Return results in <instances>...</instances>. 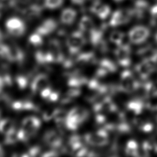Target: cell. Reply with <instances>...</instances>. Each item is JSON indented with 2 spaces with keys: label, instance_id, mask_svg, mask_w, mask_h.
<instances>
[{
  "label": "cell",
  "instance_id": "cell-1",
  "mask_svg": "<svg viewBox=\"0 0 157 157\" xmlns=\"http://www.w3.org/2000/svg\"><path fill=\"white\" fill-rule=\"evenodd\" d=\"M140 86V84L130 71L125 70L122 72L119 90L125 93H132L138 89Z\"/></svg>",
  "mask_w": 157,
  "mask_h": 157
},
{
  "label": "cell",
  "instance_id": "cell-2",
  "mask_svg": "<svg viewBox=\"0 0 157 157\" xmlns=\"http://www.w3.org/2000/svg\"><path fill=\"white\" fill-rule=\"evenodd\" d=\"M86 39L83 32L80 30L72 32L67 40V45L71 54L77 53L79 49L85 45Z\"/></svg>",
  "mask_w": 157,
  "mask_h": 157
},
{
  "label": "cell",
  "instance_id": "cell-3",
  "mask_svg": "<svg viewBox=\"0 0 157 157\" xmlns=\"http://www.w3.org/2000/svg\"><path fill=\"white\" fill-rule=\"evenodd\" d=\"M6 27L9 34L16 37L23 36L26 31L25 24L18 17H11L8 19Z\"/></svg>",
  "mask_w": 157,
  "mask_h": 157
},
{
  "label": "cell",
  "instance_id": "cell-4",
  "mask_svg": "<svg viewBox=\"0 0 157 157\" xmlns=\"http://www.w3.org/2000/svg\"><path fill=\"white\" fill-rule=\"evenodd\" d=\"M40 125L41 122L39 119L34 117H28L23 121L21 130L23 132L27 140H29L32 136L36 134L40 128Z\"/></svg>",
  "mask_w": 157,
  "mask_h": 157
},
{
  "label": "cell",
  "instance_id": "cell-5",
  "mask_svg": "<svg viewBox=\"0 0 157 157\" xmlns=\"http://www.w3.org/2000/svg\"><path fill=\"white\" fill-rule=\"evenodd\" d=\"M84 140L89 144L98 147L104 146L108 142V132L102 129L96 132L87 134L84 137Z\"/></svg>",
  "mask_w": 157,
  "mask_h": 157
},
{
  "label": "cell",
  "instance_id": "cell-6",
  "mask_svg": "<svg viewBox=\"0 0 157 157\" xmlns=\"http://www.w3.org/2000/svg\"><path fill=\"white\" fill-rule=\"evenodd\" d=\"M157 62L149 59H143L136 67L138 76L142 79H146L152 74L155 69Z\"/></svg>",
  "mask_w": 157,
  "mask_h": 157
},
{
  "label": "cell",
  "instance_id": "cell-7",
  "mask_svg": "<svg viewBox=\"0 0 157 157\" xmlns=\"http://www.w3.org/2000/svg\"><path fill=\"white\" fill-rule=\"evenodd\" d=\"M150 35L149 30L142 26L132 28L129 32V38L132 43L140 44L146 40Z\"/></svg>",
  "mask_w": 157,
  "mask_h": 157
},
{
  "label": "cell",
  "instance_id": "cell-8",
  "mask_svg": "<svg viewBox=\"0 0 157 157\" xmlns=\"http://www.w3.org/2000/svg\"><path fill=\"white\" fill-rule=\"evenodd\" d=\"M133 15L132 11L118 10L113 13L109 21V25L112 27H115L123 25L129 21Z\"/></svg>",
  "mask_w": 157,
  "mask_h": 157
},
{
  "label": "cell",
  "instance_id": "cell-9",
  "mask_svg": "<svg viewBox=\"0 0 157 157\" xmlns=\"http://www.w3.org/2000/svg\"><path fill=\"white\" fill-rule=\"evenodd\" d=\"M115 55L119 64L123 67H127L131 63L130 47L127 44H121L115 51Z\"/></svg>",
  "mask_w": 157,
  "mask_h": 157
},
{
  "label": "cell",
  "instance_id": "cell-10",
  "mask_svg": "<svg viewBox=\"0 0 157 157\" xmlns=\"http://www.w3.org/2000/svg\"><path fill=\"white\" fill-rule=\"evenodd\" d=\"M92 13L101 19H105L110 13V8L107 4L103 3L99 1L94 2L91 7Z\"/></svg>",
  "mask_w": 157,
  "mask_h": 157
},
{
  "label": "cell",
  "instance_id": "cell-11",
  "mask_svg": "<svg viewBox=\"0 0 157 157\" xmlns=\"http://www.w3.org/2000/svg\"><path fill=\"white\" fill-rule=\"evenodd\" d=\"M57 27V23L55 19L48 18L46 19L39 26L36 32L43 36H47L51 34Z\"/></svg>",
  "mask_w": 157,
  "mask_h": 157
},
{
  "label": "cell",
  "instance_id": "cell-12",
  "mask_svg": "<svg viewBox=\"0 0 157 157\" xmlns=\"http://www.w3.org/2000/svg\"><path fill=\"white\" fill-rule=\"evenodd\" d=\"M49 52L51 55L53 62L59 63L63 61L64 56L62 52L60 43L56 39L50 41Z\"/></svg>",
  "mask_w": 157,
  "mask_h": 157
},
{
  "label": "cell",
  "instance_id": "cell-13",
  "mask_svg": "<svg viewBox=\"0 0 157 157\" xmlns=\"http://www.w3.org/2000/svg\"><path fill=\"white\" fill-rule=\"evenodd\" d=\"M49 81L47 75L43 74L37 75L32 81L31 87L33 93L41 91L43 89L48 86Z\"/></svg>",
  "mask_w": 157,
  "mask_h": 157
},
{
  "label": "cell",
  "instance_id": "cell-14",
  "mask_svg": "<svg viewBox=\"0 0 157 157\" xmlns=\"http://www.w3.org/2000/svg\"><path fill=\"white\" fill-rule=\"evenodd\" d=\"M116 64L108 59L101 60L99 63V68L96 72V75L101 77L106 76L108 73L115 72L117 70Z\"/></svg>",
  "mask_w": 157,
  "mask_h": 157
},
{
  "label": "cell",
  "instance_id": "cell-15",
  "mask_svg": "<svg viewBox=\"0 0 157 157\" xmlns=\"http://www.w3.org/2000/svg\"><path fill=\"white\" fill-rule=\"evenodd\" d=\"M44 140L45 142L53 148H58L62 144V140L61 136L56 132L49 130L45 133Z\"/></svg>",
  "mask_w": 157,
  "mask_h": 157
},
{
  "label": "cell",
  "instance_id": "cell-16",
  "mask_svg": "<svg viewBox=\"0 0 157 157\" xmlns=\"http://www.w3.org/2000/svg\"><path fill=\"white\" fill-rule=\"evenodd\" d=\"M77 11L74 9L67 8L62 11L61 21L62 23L69 25L74 22L77 17Z\"/></svg>",
  "mask_w": 157,
  "mask_h": 157
},
{
  "label": "cell",
  "instance_id": "cell-17",
  "mask_svg": "<svg viewBox=\"0 0 157 157\" xmlns=\"http://www.w3.org/2000/svg\"><path fill=\"white\" fill-rule=\"evenodd\" d=\"M137 54L143 59H149L157 62V49L151 46H145L139 49Z\"/></svg>",
  "mask_w": 157,
  "mask_h": 157
},
{
  "label": "cell",
  "instance_id": "cell-18",
  "mask_svg": "<svg viewBox=\"0 0 157 157\" xmlns=\"http://www.w3.org/2000/svg\"><path fill=\"white\" fill-rule=\"evenodd\" d=\"M15 132V123L9 119H2L0 121V132L8 135Z\"/></svg>",
  "mask_w": 157,
  "mask_h": 157
},
{
  "label": "cell",
  "instance_id": "cell-19",
  "mask_svg": "<svg viewBox=\"0 0 157 157\" xmlns=\"http://www.w3.org/2000/svg\"><path fill=\"white\" fill-rule=\"evenodd\" d=\"M144 106L145 105L141 100L135 99L128 102L127 108L129 111L132 113L134 114L137 115L142 113Z\"/></svg>",
  "mask_w": 157,
  "mask_h": 157
},
{
  "label": "cell",
  "instance_id": "cell-20",
  "mask_svg": "<svg viewBox=\"0 0 157 157\" xmlns=\"http://www.w3.org/2000/svg\"><path fill=\"white\" fill-rule=\"evenodd\" d=\"M79 28L82 32H90L94 28L93 20L88 16H84L81 18L79 21Z\"/></svg>",
  "mask_w": 157,
  "mask_h": 157
},
{
  "label": "cell",
  "instance_id": "cell-21",
  "mask_svg": "<svg viewBox=\"0 0 157 157\" xmlns=\"http://www.w3.org/2000/svg\"><path fill=\"white\" fill-rule=\"evenodd\" d=\"M13 109L17 110H36V107L32 102L29 101H17L13 104Z\"/></svg>",
  "mask_w": 157,
  "mask_h": 157
},
{
  "label": "cell",
  "instance_id": "cell-22",
  "mask_svg": "<svg viewBox=\"0 0 157 157\" xmlns=\"http://www.w3.org/2000/svg\"><path fill=\"white\" fill-rule=\"evenodd\" d=\"M142 150L146 156L157 154V144L153 141H145L143 144Z\"/></svg>",
  "mask_w": 157,
  "mask_h": 157
},
{
  "label": "cell",
  "instance_id": "cell-23",
  "mask_svg": "<svg viewBox=\"0 0 157 157\" xmlns=\"http://www.w3.org/2000/svg\"><path fill=\"white\" fill-rule=\"evenodd\" d=\"M134 123L135 125L142 132H150L153 129L152 123L147 121H144L142 119H135L134 120Z\"/></svg>",
  "mask_w": 157,
  "mask_h": 157
},
{
  "label": "cell",
  "instance_id": "cell-24",
  "mask_svg": "<svg viewBox=\"0 0 157 157\" xmlns=\"http://www.w3.org/2000/svg\"><path fill=\"white\" fill-rule=\"evenodd\" d=\"M125 153L130 156H138V145L135 140H130L128 142L125 147Z\"/></svg>",
  "mask_w": 157,
  "mask_h": 157
},
{
  "label": "cell",
  "instance_id": "cell-25",
  "mask_svg": "<svg viewBox=\"0 0 157 157\" xmlns=\"http://www.w3.org/2000/svg\"><path fill=\"white\" fill-rule=\"evenodd\" d=\"M0 61L11 62L10 46L3 43H0Z\"/></svg>",
  "mask_w": 157,
  "mask_h": 157
},
{
  "label": "cell",
  "instance_id": "cell-26",
  "mask_svg": "<svg viewBox=\"0 0 157 157\" xmlns=\"http://www.w3.org/2000/svg\"><path fill=\"white\" fill-rule=\"evenodd\" d=\"M124 38V34L123 32L115 31L112 32L109 36V40L115 45L119 46L122 44V41Z\"/></svg>",
  "mask_w": 157,
  "mask_h": 157
},
{
  "label": "cell",
  "instance_id": "cell-27",
  "mask_svg": "<svg viewBox=\"0 0 157 157\" xmlns=\"http://www.w3.org/2000/svg\"><path fill=\"white\" fill-rule=\"evenodd\" d=\"M64 0H44V6L49 9L59 8L63 4Z\"/></svg>",
  "mask_w": 157,
  "mask_h": 157
},
{
  "label": "cell",
  "instance_id": "cell-28",
  "mask_svg": "<svg viewBox=\"0 0 157 157\" xmlns=\"http://www.w3.org/2000/svg\"><path fill=\"white\" fill-rule=\"evenodd\" d=\"M29 42L31 45L34 46H36V47L40 46L43 44V43L42 36L36 32L30 36Z\"/></svg>",
  "mask_w": 157,
  "mask_h": 157
},
{
  "label": "cell",
  "instance_id": "cell-29",
  "mask_svg": "<svg viewBox=\"0 0 157 157\" xmlns=\"http://www.w3.org/2000/svg\"><path fill=\"white\" fill-rule=\"evenodd\" d=\"M58 109H50L47 110L43 114V119L46 121H48L54 119Z\"/></svg>",
  "mask_w": 157,
  "mask_h": 157
},
{
  "label": "cell",
  "instance_id": "cell-30",
  "mask_svg": "<svg viewBox=\"0 0 157 157\" xmlns=\"http://www.w3.org/2000/svg\"><path fill=\"white\" fill-rule=\"evenodd\" d=\"M17 0H0V8H8L15 6Z\"/></svg>",
  "mask_w": 157,
  "mask_h": 157
},
{
  "label": "cell",
  "instance_id": "cell-31",
  "mask_svg": "<svg viewBox=\"0 0 157 157\" xmlns=\"http://www.w3.org/2000/svg\"><path fill=\"white\" fill-rule=\"evenodd\" d=\"M17 83L20 89H24L28 85V80L26 77L19 76L16 79Z\"/></svg>",
  "mask_w": 157,
  "mask_h": 157
},
{
  "label": "cell",
  "instance_id": "cell-32",
  "mask_svg": "<svg viewBox=\"0 0 157 157\" xmlns=\"http://www.w3.org/2000/svg\"><path fill=\"white\" fill-rule=\"evenodd\" d=\"M52 89H51L50 87H46L44 89H43L41 91V96L43 97V98H44L45 99L47 100L49 95L51 94L52 92Z\"/></svg>",
  "mask_w": 157,
  "mask_h": 157
},
{
  "label": "cell",
  "instance_id": "cell-33",
  "mask_svg": "<svg viewBox=\"0 0 157 157\" xmlns=\"http://www.w3.org/2000/svg\"><path fill=\"white\" fill-rule=\"evenodd\" d=\"M59 94L56 92L52 91L47 100L50 102H55L59 99Z\"/></svg>",
  "mask_w": 157,
  "mask_h": 157
},
{
  "label": "cell",
  "instance_id": "cell-34",
  "mask_svg": "<svg viewBox=\"0 0 157 157\" xmlns=\"http://www.w3.org/2000/svg\"><path fill=\"white\" fill-rule=\"evenodd\" d=\"M40 152V148L38 147H34L30 149V150L28 152V156H36Z\"/></svg>",
  "mask_w": 157,
  "mask_h": 157
},
{
  "label": "cell",
  "instance_id": "cell-35",
  "mask_svg": "<svg viewBox=\"0 0 157 157\" xmlns=\"http://www.w3.org/2000/svg\"><path fill=\"white\" fill-rule=\"evenodd\" d=\"M56 155H56V153H55V152L50 151V152H46L44 155H43V156H44V157H52V156H56Z\"/></svg>",
  "mask_w": 157,
  "mask_h": 157
},
{
  "label": "cell",
  "instance_id": "cell-36",
  "mask_svg": "<svg viewBox=\"0 0 157 157\" xmlns=\"http://www.w3.org/2000/svg\"><path fill=\"white\" fill-rule=\"evenodd\" d=\"M151 12L152 15L155 17H157V6L152 7V8L151 9Z\"/></svg>",
  "mask_w": 157,
  "mask_h": 157
},
{
  "label": "cell",
  "instance_id": "cell-37",
  "mask_svg": "<svg viewBox=\"0 0 157 157\" xmlns=\"http://www.w3.org/2000/svg\"><path fill=\"white\" fill-rule=\"evenodd\" d=\"M88 0H71L74 3L77 4H82L84 2H86Z\"/></svg>",
  "mask_w": 157,
  "mask_h": 157
},
{
  "label": "cell",
  "instance_id": "cell-38",
  "mask_svg": "<svg viewBox=\"0 0 157 157\" xmlns=\"http://www.w3.org/2000/svg\"><path fill=\"white\" fill-rule=\"evenodd\" d=\"M4 83V81L3 80L2 77H0V91H1V90H2V87H3V86Z\"/></svg>",
  "mask_w": 157,
  "mask_h": 157
},
{
  "label": "cell",
  "instance_id": "cell-39",
  "mask_svg": "<svg viewBox=\"0 0 157 157\" xmlns=\"http://www.w3.org/2000/svg\"><path fill=\"white\" fill-rule=\"evenodd\" d=\"M4 155V151L2 149V147L0 145V157H2Z\"/></svg>",
  "mask_w": 157,
  "mask_h": 157
},
{
  "label": "cell",
  "instance_id": "cell-40",
  "mask_svg": "<svg viewBox=\"0 0 157 157\" xmlns=\"http://www.w3.org/2000/svg\"><path fill=\"white\" fill-rule=\"evenodd\" d=\"M114 1L115 2H120L122 1H123V0H114Z\"/></svg>",
  "mask_w": 157,
  "mask_h": 157
},
{
  "label": "cell",
  "instance_id": "cell-41",
  "mask_svg": "<svg viewBox=\"0 0 157 157\" xmlns=\"http://www.w3.org/2000/svg\"><path fill=\"white\" fill-rule=\"evenodd\" d=\"M155 40H156V41H157V34H156V36H155Z\"/></svg>",
  "mask_w": 157,
  "mask_h": 157
},
{
  "label": "cell",
  "instance_id": "cell-42",
  "mask_svg": "<svg viewBox=\"0 0 157 157\" xmlns=\"http://www.w3.org/2000/svg\"><path fill=\"white\" fill-rule=\"evenodd\" d=\"M1 108H0V116H1Z\"/></svg>",
  "mask_w": 157,
  "mask_h": 157
}]
</instances>
